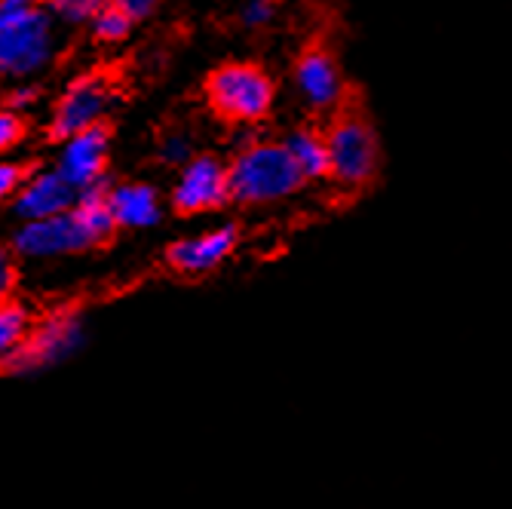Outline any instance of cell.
Segmentation results:
<instances>
[{"instance_id":"obj_1","label":"cell","mask_w":512,"mask_h":509,"mask_svg":"<svg viewBox=\"0 0 512 509\" xmlns=\"http://www.w3.org/2000/svg\"><path fill=\"white\" fill-rule=\"evenodd\" d=\"M114 230L117 221L108 203V184H102V188L83 191L80 200L56 218L25 221L13 234V252L31 261L80 255L108 243Z\"/></svg>"},{"instance_id":"obj_2","label":"cell","mask_w":512,"mask_h":509,"mask_svg":"<svg viewBox=\"0 0 512 509\" xmlns=\"http://www.w3.org/2000/svg\"><path fill=\"white\" fill-rule=\"evenodd\" d=\"M53 56L56 16L46 0H0V74H40Z\"/></svg>"},{"instance_id":"obj_3","label":"cell","mask_w":512,"mask_h":509,"mask_svg":"<svg viewBox=\"0 0 512 509\" xmlns=\"http://www.w3.org/2000/svg\"><path fill=\"white\" fill-rule=\"evenodd\" d=\"M230 200L243 206H267L292 197L304 175L283 142H249L227 166Z\"/></svg>"},{"instance_id":"obj_4","label":"cell","mask_w":512,"mask_h":509,"mask_svg":"<svg viewBox=\"0 0 512 509\" xmlns=\"http://www.w3.org/2000/svg\"><path fill=\"white\" fill-rule=\"evenodd\" d=\"M206 102L227 123H258L273 111L276 86L255 62H224L206 80Z\"/></svg>"},{"instance_id":"obj_5","label":"cell","mask_w":512,"mask_h":509,"mask_svg":"<svg viewBox=\"0 0 512 509\" xmlns=\"http://www.w3.org/2000/svg\"><path fill=\"white\" fill-rule=\"evenodd\" d=\"M86 347V319L77 310H53L34 319L31 335L10 375H43L65 365Z\"/></svg>"},{"instance_id":"obj_6","label":"cell","mask_w":512,"mask_h":509,"mask_svg":"<svg viewBox=\"0 0 512 509\" xmlns=\"http://www.w3.org/2000/svg\"><path fill=\"white\" fill-rule=\"evenodd\" d=\"M325 142H329V157H332V178L341 188L347 191L365 188L378 175L381 166L378 135L362 114L347 111L335 117V123L325 132Z\"/></svg>"},{"instance_id":"obj_7","label":"cell","mask_w":512,"mask_h":509,"mask_svg":"<svg viewBox=\"0 0 512 509\" xmlns=\"http://www.w3.org/2000/svg\"><path fill=\"white\" fill-rule=\"evenodd\" d=\"M111 108V86L99 74L77 77L53 108L50 120V135L59 142H68L71 135L86 132L92 126H99Z\"/></svg>"},{"instance_id":"obj_8","label":"cell","mask_w":512,"mask_h":509,"mask_svg":"<svg viewBox=\"0 0 512 509\" xmlns=\"http://www.w3.org/2000/svg\"><path fill=\"white\" fill-rule=\"evenodd\" d=\"M230 200V175L227 166L212 157L200 154L191 163L181 166V175L172 188V209L181 215H200L221 209Z\"/></svg>"},{"instance_id":"obj_9","label":"cell","mask_w":512,"mask_h":509,"mask_svg":"<svg viewBox=\"0 0 512 509\" xmlns=\"http://www.w3.org/2000/svg\"><path fill=\"white\" fill-rule=\"evenodd\" d=\"M292 83L304 108L313 114H332L344 102V74L338 59L325 46H310L295 62Z\"/></svg>"},{"instance_id":"obj_10","label":"cell","mask_w":512,"mask_h":509,"mask_svg":"<svg viewBox=\"0 0 512 509\" xmlns=\"http://www.w3.org/2000/svg\"><path fill=\"white\" fill-rule=\"evenodd\" d=\"M108 157H111V129L105 123H99L86 132L71 135L68 142H62L56 172L77 194H83V191L102 188L105 184Z\"/></svg>"},{"instance_id":"obj_11","label":"cell","mask_w":512,"mask_h":509,"mask_svg":"<svg viewBox=\"0 0 512 509\" xmlns=\"http://www.w3.org/2000/svg\"><path fill=\"white\" fill-rule=\"evenodd\" d=\"M237 240H240L237 227L221 224V227L203 230V234H194V237H184V240L172 243L166 252V261L175 273L203 276V273H209L227 261V255L237 249Z\"/></svg>"},{"instance_id":"obj_12","label":"cell","mask_w":512,"mask_h":509,"mask_svg":"<svg viewBox=\"0 0 512 509\" xmlns=\"http://www.w3.org/2000/svg\"><path fill=\"white\" fill-rule=\"evenodd\" d=\"M77 200H80V194L53 169V172H37V175L25 178L19 194L13 197V212L22 218V224L43 221V218H56V215L68 212Z\"/></svg>"},{"instance_id":"obj_13","label":"cell","mask_w":512,"mask_h":509,"mask_svg":"<svg viewBox=\"0 0 512 509\" xmlns=\"http://www.w3.org/2000/svg\"><path fill=\"white\" fill-rule=\"evenodd\" d=\"M108 203H111L117 227L145 230V227L160 224V218H163L160 194L151 188V184H142V181L117 184V188L108 191Z\"/></svg>"},{"instance_id":"obj_14","label":"cell","mask_w":512,"mask_h":509,"mask_svg":"<svg viewBox=\"0 0 512 509\" xmlns=\"http://www.w3.org/2000/svg\"><path fill=\"white\" fill-rule=\"evenodd\" d=\"M286 151L295 160L298 172L304 181H319V178H332V157H329V142L325 135L316 129H295L286 135Z\"/></svg>"},{"instance_id":"obj_15","label":"cell","mask_w":512,"mask_h":509,"mask_svg":"<svg viewBox=\"0 0 512 509\" xmlns=\"http://www.w3.org/2000/svg\"><path fill=\"white\" fill-rule=\"evenodd\" d=\"M31 326H34V316L22 301L16 298L0 301V372H10L13 368V362L19 359L31 335Z\"/></svg>"},{"instance_id":"obj_16","label":"cell","mask_w":512,"mask_h":509,"mask_svg":"<svg viewBox=\"0 0 512 509\" xmlns=\"http://www.w3.org/2000/svg\"><path fill=\"white\" fill-rule=\"evenodd\" d=\"M111 0H46V7L53 10V16L65 25H83L92 22Z\"/></svg>"},{"instance_id":"obj_17","label":"cell","mask_w":512,"mask_h":509,"mask_svg":"<svg viewBox=\"0 0 512 509\" xmlns=\"http://www.w3.org/2000/svg\"><path fill=\"white\" fill-rule=\"evenodd\" d=\"M92 25V34H96L102 43H117V40H123V37H129V31H132V19L120 10V7H114V4H108L96 19L89 22Z\"/></svg>"},{"instance_id":"obj_18","label":"cell","mask_w":512,"mask_h":509,"mask_svg":"<svg viewBox=\"0 0 512 509\" xmlns=\"http://www.w3.org/2000/svg\"><path fill=\"white\" fill-rule=\"evenodd\" d=\"M279 13V4L276 0H243L240 7V25L249 28V31H261L267 28Z\"/></svg>"},{"instance_id":"obj_19","label":"cell","mask_w":512,"mask_h":509,"mask_svg":"<svg viewBox=\"0 0 512 509\" xmlns=\"http://www.w3.org/2000/svg\"><path fill=\"white\" fill-rule=\"evenodd\" d=\"M25 135V120L13 108H0V154L16 148Z\"/></svg>"},{"instance_id":"obj_20","label":"cell","mask_w":512,"mask_h":509,"mask_svg":"<svg viewBox=\"0 0 512 509\" xmlns=\"http://www.w3.org/2000/svg\"><path fill=\"white\" fill-rule=\"evenodd\" d=\"M16 283H19V267H16V252L0 246V301L13 298L16 292Z\"/></svg>"},{"instance_id":"obj_21","label":"cell","mask_w":512,"mask_h":509,"mask_svg":"<svg viewBox=\"0 0 512 509\" xmlns=\"http://www.w3.org/2000/svg\"><path fill=\"white\" fill-rule=\"evenodd\" d=\"M22 184H25V169L19 163L0 160V206H4L7 200H13Z\"/></svg>"},{"instance_id":"obj_22","label":"cell","mask_w":512,"mask_h":509,"mask_svg":"<svg viewBox=\"0 0 512 509\" xmlns=\"http://www.w3.org/2000/svg\"><path fill=\"white\" fill-rule=\"evenodd\" d=\"M163 160L172 163V166H184V163H191V142L184 135H169L166 142H163Z\"/></svg>"},{"instance_id":"obj_23","label":"cell","mask_w":512,"mask_h":509,"mask_svg":"<svg viewBox=\"0 0 512 509\" xmlns=\"http://www.w3.org/2000/svg\"><path fill=\"white\" fill-rule=\"evenodd\" d=\"M111 4L120 7L132 22H142V19H148L160 7V0H111Z\"/></svg>"},{"instance_id":"obj_24","label":"cell","mask_w":512,"mask_h":509,"mask_svg":"<svg viewBox=\"0 0 512 509\" xmlns=\"http://www.w3.org/2000/svg\"><path fill=\"white\" fill-rule=\"evenodd\" d=\"M31 102H37V89L34 86H19L13 96H10V108L16 111V108H25V105H31Z\"/></svg>"}]
</instances>
